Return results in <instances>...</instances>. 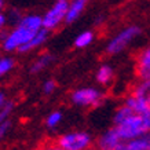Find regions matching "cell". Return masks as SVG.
<instances>
[{"label": "cell", "instance_id": "cell-18", "mask_svg": "<svg viewBox=\"0 0 150 150\" xmlns=\"http://www.w3.org/2000/svg\"><path fill=\"white\" fill-rule=\"evenodd\" d=\"M132 113H134V112H132L129 108H127L124 103L121 105V106H118L113 114V125H117V124H120L121 121H124V120Z\"/></svg>", "mask_w": 150, "mask_h": 150}, {"label": "cell", "instance_id": "cell-5", "mask_svg": "<svg viewBox=\"0 0 150 150\" xmlns=\"http://www.w3.org/2000/svg\"><path fill=\"white\" fill-rule=\"evenodd\" d=\"M103 100L105 94L96 87H80L70 94V102L79 108H98Z\"/></svg>", "mask_w": 150, "mask_h": 150}, {"label": "cell", "instance_id": "cell-11", "mask_svg": "<svg viewBox=\"0 0 150 150\" xmlns=\"http://www.w3.org/2000/svg\"><path fill=\"white\" fill-rule=\"evenodd\" d=\"M54 62V57L50 52H43L37 57L32 62V65L29 66V73L30 74H37V73L43 72L44 69H47L51 64Z\"/></svg>", "mask_w": 150, "mask_h": 150}, {"label": "cell", "instance_id": "cell-10", "mask_svg": "<svg viewBox=\"0 0 150 150\" xmlns=\"http://www.w3.org/2000/svg\"><path fill=\"white\" fill-rule=\"evenodd\" d=\"M90 0H69L68 1V13H66V23L76 22L81 14L86 11Z\"/></svg>", "mask_w": 150, "mask_h": 150}, {"label": "cell", "instance_id": "cell-17", "mask_svg": "<svg viewBox=\"0 0 150 150\" xmlns=\"http://www.w3.org/2000/svg\"><path fill=\"white\" fill-rule=\"evenodd\" d=\"M62 120H64V114L61 110H54V112H51L46 118V125L47 128H50V129H54L59 125V124L62 123Z\"/></svg>", "mask_w": 150, "mask_h": 150}, {"label": "cell", "instance_id": "cell-20", "mask_svg": "<svg viewBox=\"0 0 150 150\" xmlns=\"http://www.w3.org/2000/svg\"><path fill=\"white\" fill-rule=\"evenodd\" d=\"M41 90H43V92H44L46 95H51V94L57 90V81L52 80V79H48V80H46V81L43 83Z\"/></svg>", "mask_w": 150, "mask_h": 150}, {"label": "cell", "instance_id": "cell-12", "mask_svg": "<svg viewBox=\"0 0 150 150\" xmlns=\"http://www.w3.org/2000/svg\"><path fill=\"white\" fill-rule=\"evenodd\" d=\"M113 77H114V70L110 65L103 64L96 69L95 80L96 83H99L100 86H105V87L109 86L112 83V80H113Z\"/></svg>", "mask_w": 150, "mask_h": 150}, {"label": "cell", "instance_id": "cell-8", "mask_svg": "<svg viewBox=\"0 0 150 150\" xmlns=\"http://www.w3.org/2000/svg\"><path fill=\"white\" fill-rule=\"evenodd\" d=\"M135 73L139 80H150V44L138 54L135 61Z\"/></svg>", "mask_w": 150, "mask_h": 150}, {"label": "cell", "instance_id": "cell-24", "mask_svg": "<svg viewBox=\"0 0 150 150\" xmlns=\"http://www.w3.org/2000/svg\"><path fill=\"white\" fill-rule=\"evenodd\" d=\"M39 150H64L62 147H59L57 143H54V145H46V146H43L41 149Z\"/></svg>", "mask_w": 150, "mask_h": 150}, {"label": "cell", "instance_id": "cell-2", "mask_svg": "<svg viewBox=\"0 0 150 150\" xmlns=\"http://www.w3.org/2000/svg\"><path fill=\"white\" fill-rule=\"evenodd\" d=\"M36 33L22 25H15L8 30L0 32V46L6 52H18Z\"/></svg>", "mask_w": 150, "mask_h": 150}, {"label": "cell", "instance_id": "cell-16", "mask_svg": "<svg viewBox=\"0 0 150 150\" xmlns=\"http://www.w3.org/2000/svg\"><path fill=\"white\" fill-rule=\"evenodd\" d=\"M15 68V61L13 57H0V80L6 77Z\"/></svg>", "mask_w": 150, "mask_h": 150}, {"label": "cell", "instance_id": "cell-21", "mask_svg": "<svg viewBox=\"0 0 150 150\" xmlns=\"http://www.w3.org/2000/svg\"><path fill=\"white\" fill-rule=\"evenodd\" d=\"M11 125H13L11 120H7V121H4V123L0 124V141H3V139L6 138V135L10 132Z\"/></svg>", "mask_w": 150, "mask_h": 150}, {"label": "cell", "instance_id": "cell-6", "mask_svg": "<svg viewBox=\"0 0 150 150\" xmlns=\"http://www.w3.org/2000/svg\"><path fill=\"white\" fill-rule=\"evenodd\" d=\"M66 13H68V3L65 1H55L46 13L43 14V28L52 32L57 30L62 23L66 22Z\"/></svg>", "mask_w": 150, "mask_h": 150}, {"label": "cell", "instance_id": "cell-22", "mask_svg": "<svg viewBox=\"0 0 150 150\" xmlns=\"http://www.w3.org/2000/svg\"><path fill=\"white\" fill-rule=\"evenodd\" d=\"M8 103V98H7V94H6L3 90H0V110L4 108L6 105Z\"/></svg>", "mask_w": 150, "mask_h": 150}, {"label": "cell", "instance_id": "cell-23", "mask_svg": "<svg viewBox=\"0 0 150 150\" xmlns=\"http://www.w3.org/2000/svg\"><path fill=\"white\" fill-rule=\"evenodd\" d=\"M7 25H8V21H7V15H6V13H0V32L4 30Z\"/></svg>", "mask_w": 150, "mask_h": 150}, {"label": "cell", "instance_id": "cell-14", "mask_svg": "<svg viewBox=\"0 0 150 150\" xmlns=\"http://www.w3.org/2000/svg\"><path fill=\"white\" fill-rule=\"evenodd\" d=\"M124 150H150V135L125 142Z\"/></svg>", "mask_w": 150, "mask_h": 150}, {"label": "cell", "instance_id": "cell-7", "mask_svg": "<svg viewBox=\"0 0 150 150\" xmlns=\"http://www.w3.org/2000/svg\"><path fill=\"white\" fill-rule=\"evenodd\" d=\"M124 146L125 142L120 138L114 127L102 132L96 139V149L99 150H124Z\"/></svg>", "mask_w": 150, "mask_h": 150}, {"label": "cell", "instance_id": "cell-25", "mask_svg": "<svg viewBox=\"0 0 150 150\" xmlns=\"http://www.w3.org/2000/svg\"><path fill=\"white\" fill-rule=\"evenodd\" d=\"M55 1H65V3H68L69 0H55Z\"/></svg>", "mask_w": 150, "mask_h": 150}, {"label": "cell", "instance_id": "cell-15", "mask_svg": "<svg viewBox=\"0 0 150 150\" xmlns=\"http://www.w3.org/2000/svg\"><path fill=\"white\" fill-rule=\"evenodd\" d=\"M95 40V33L92 30H84V32L79 33L76 39H74V47L76 48H87L91 46Z\"/></svg>", "mask_w": 150, "mask_h": 150}, {"label": "cell", "instance_id": "cell-4", "mask_svg": "<svg viewBox=\"0 0 150 150\" xmlns=\"http://www.w3.org/2000/svg\"><path fill=\"white\" fill-rule=\"evenodd\" d=\"M57 145L64 150H91L94 138L87 131L65 132L57 139Z\"/></svg>", "mask_w": 150, "mask_h": 150}, {"label": "cell", "instance_id": "cell-13", "mask_svg": "<svg viewBox=\"0 0 150 150\" xmlns=\"http://www.w3.org/2000/svg\"><path fill=\"white\" fill-rule=\"evenodd\" d=\"M129 94L150 103V80H139L135 86L132 87Z\"/></svg>", "mask_w": 150, "mask_h": 150}, {"label": "cell", "instance_id": "cell-26", "mask_svg": "<svg viewBox=\"0 0 150 150\" xmlns=\"http://www.w3.org/2000/svg\"><path fill=\"white\" fill-rule=\"evenodd\" d=\"M91 150H99V149H91Z\"/></svg>", "mask_w": 150, "mask_h": 150}, {"label": "cell", "instance_id": "cell-19", "mask_svg": "<svg viewBox=\"0 0 150 150\" xmlns=\"http://www.w3.org/2000/svg\"><path fill=\"white\" fill-rule=\"evenodd\" d=\"M13 110H14V102L13 100H8V103L0 110V124L7 121V120H10V116L13 113Z\"/></svg>", "mask_w": 150, "mask_h": 150}, {"label": "cell", "instance_id": "cell-9", "mask_svg": "<svg viewBox=\"0 0 150 150\" xmlns=\"http://www.w3.org/2000/svg\"><path fill=\"white\" fill-rule=\"evenodd\" d=\"M48 37H50V32L43 28V29H40V30L30 39L29 43H26V44L18 51V54H29V52L40 48V47H43L47 41H48Z\"/></svg>", "mask_w": 150, "mask_h": 150}, {"label": "cell", "instance_id": "cell-3", "mask_svg": "<svg viewBox=\"0 0 150 150\" xmlns=\"http://www.w3.org/2000/svg\"><path fill=\"white\" fill-rule=\"evenodd\" d=\"M141 28L137 25H129V26L123 28L120 32H117L106 44V54L108 55H117L123 52L132 41L135 40L141 35Z\"/></svg>", "mask_w": 150, "mask_h": 150}, {"label": "cell", "instance_id": "cell-1", "mask_svg": "<svg viewBox=\"0 0 150 150\" xmlns=\"http://www.w3.org/2000/svg\"><path fill=\"white\" fill-rule=\"evenodd\" d=\"M117 134L124 142L132 141L141 137L150 135V118L141 116V114L132 113L124 121L117 125H113Z\"/></svg>", "mask_w": 150, "mask_h": 150}]
</instances>
